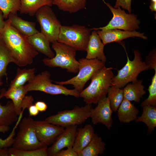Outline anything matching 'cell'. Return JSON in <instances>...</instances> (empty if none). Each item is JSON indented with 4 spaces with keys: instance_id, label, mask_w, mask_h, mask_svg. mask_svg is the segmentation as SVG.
<instances>
[{
    "instance_id": "6da1fadb",
    "label": "cell",
    "mask_w": 156,
    "mask_h": 156,
    "mask_svg": "<svg viewBox=\"0 0 156 156\" xmlns=\"http://www.w3.org/2000/svg\"><path fill=\"white\" fill-rule=\"evenodd\" d=\"M4 43L9 50L14 63L20 67L31 64L38 54L29 42L28 37L19 32L11 24L9 19L0 33Z\"/></svg>"
},
{
    "instance_id": "7a4b0ae2",
    "label": "cell",
    "mask_w": 156,
    "mask_h": 156,
    "mask_svg": "<svg viewBox=\"0 0 156 156\" xmlns=\"http://www.w3.org/2000/svg\"><path fill=\"white\" fill-rule=\"evenodd\" d=\"M112 67L105 66L97 71L91 78V82L79 94L86 104H96L106 97L109 89L112 86V80L114 76Z\"/></svg>"
},
{
    "instance_id": "3957f363",
    "label": "cell",
    "mask_w": 156,
    "mask_h": 156,
    "mask_svg": "<svg viewBox=\"0 0 156 156\" xmlns=\"http://www.w3.org/2000/svg\"><path fill=\"white\" fill-rule=\"evenodd\" d=\"M52 47L55 55L52 58L43 59L42 61L45 65L50 67H60L66 69L68 72H78L79 62L76 58L75 49L57 41L52 42Z\"/></svg>"
},
{
    "instance_id": "277c9868",
    "label": "cell",
    "mask_w": 156,
    "mask_h": 156,
    "mask_svg": "<svg viewBox=\"0 0 156 156\" xmlns=\"http://www.w3.org/2000/svg\"><path fill=\"white\" fill-rule=\"evenodd\" d=\"M127 61L125 65L118 70L117 75L114 76L112 81V85L120 88H123L129 82L135 81L139 74L142 72L149 69L145 62L142 61L140 53L138 49L134 50V58L131 60L125 49Z\"/></svg>"
},
{
    "instance_id": "5b68a950",
    "label": "cell",
    "mask_w": 156,
    "mask_h": 156,
    "mask_svg": "<svg viewBox=\"0 0 156 156\" xmlns=\"http://www.w3.org/2000/svg\"><path fill=\"white\" fill-rule=\"evenodd\" d=\"M51 76L47 70L35 75L27 84L24 85L26 90L27 92L39 91L51 95L63 94L77 98L80 97L79 93L75 89H69L63 85L53 83Z\"/></svg>"
},
{
    "instance_id": "8992f818",
    "label": "cell",
    "mask_w": 156,
    "mask_h": 156,
    "mask_svg": "<svg viewBox=\"0 0 156 156\" xmlns=\"http://www.w3.org/2000/svg\"><path fill=\"white\" fill-rule=\"evenodd\" d=\"M91 29L78 25H62L57 41L76 51H86Z\"/></svg>"
},
{
    "instance_id": "52a82bcc",
    "label": "cell",
    "mask_w": 156,
    "mask_h": 156,
    "mask_svg": "<svg viewBox=\"0 0 156 156\" xmlns=\"http://www.w3.org/2000/svg\"><path fill=\"white\" fill-rule=\"evenodd\" d=\"M79 66L77 75L65 81L53 82L62 85L70 84L80 93L87 82L99 70L105 66V63L97 59H89L81 58L79 60Z\"/></svg>"
},
{
    "instance_id": "ba28073f",
    "label": "cell",
    "mask_w": 156,
    "mask_h": 156,
    "mask_svg": "<svg viewBox=\"0 0 156 156\" xmlns=\"http://www.w3.org/2000/svg\"><path fill=\"white\" fill-rule=\"evenodd\" d=\"M92 108L89 104L81 107L76 106L72 109L59 111L56 114L47 117L45 120L64 127L79 125L90 118Z\"/></svg>"
},
{
    "instance_id": "9c48e42d",
    "label": "cell",
    "mask_w": 156,
    "mask_h": 156,
    "mask_svg": "<svg viewBox=\"0 0 156 156\" xmlns=\"http://www.w3.org/2000/svg\"><path fill=\"white\" fill-rule=\"evenodd\" d=\"M34 120L30 117L23 118L18 124L19 130L12 148L22 150H34L43 147L36 134Z\"/></svg>"
},
{
    "instance_id": "30bf717a",
    "label": "cell",
    "mask_w": 156,
    "mask_h": 156,
    "mask_svg": "<svg viewBox=\"0 0 156 156\" xmlns=\"http://www.w3.org/2000/svg\"><path fill=\"white\" fill-rule=\"evenodd\" d=\"M104 3L110 9L113 16L108 23L102 27L91 29L92 30H107L117 29L125 31H133L139 28L140 21L137 16L133 14H127L120 7L115 8L109 3L103 0Z\"/></svg>"
},
{
    "instance_id": "8fae6325",
    "label": "cell",
    "mask_w": 156,
    "mask_h": 156,
    "mask_svg": "<svg viewBox=\"0 0 156 156\" xmlns=\"http://www.w3.org/2000/svg\"><path fill=\"white\" fill-rule=\"evenodd\" d=\"M35 16L41 28V32L50 42L57 41L62 25L51 6H44L36 12Z\"/></svg>"
},
{
    "instance_id": "7c38bea8",
    "label": "cell",
    "mask_w": 156,
    "mask_h": 156,
    "mask_svg": "<svg viewBox=\"0 0 156 156\" xmlns=\"http://www.w3.org/2000/svg\"><path fill=\"white\" fill-rule=\"evenodd\" d=\"M36 135L43 147L52 144L56 138L64 130V127L44 120H34Z\"/></svg>"
},
{
    "instance_id": "4fadbf2b",
    "label": "cell",
    "mask_w": 156,
    "mask_h": 156,
    "mask_svg": "<svg viewBox=\"0 0 156 156\" xmlns=\"http://www.w3.org/2000/svg\"><path fill=\"white\" fill-rule=\"evenodd\" d=\"M97 106L91 108L90 118L92 124L95 125L99 123L104 125L109 130L113 122L112 115L113 111L110 104V101L107 97L99 101Z\"/></svg>"
},
{
    "instance_id": "5bb4252c",
    "label": "cell",
    "mask_w": 156,
    "mask_h": 156,
    "mask_svg": "<svg viewBox=\"0 0 156 156\" xmlns=\"http://www.w3.org/2000/svg\"><path fill=\"white\" fill-rule=\"evenodd\" d=\"M77 131V125L66 127L64 131L56 138L52 144L47 148L48 155L55 156L65 147H73Z\"/></svg>"
},
{
    "instance_id": "9a60e30c",
    "label": "cell",
    "mask_w": 156,
    "mask_h": 156,
    "mask_svg": "<svg viewBox=\"0 0 156 156\" xmlns=\"http://www.w3.org/2000/svg\"><path fill=\"white\" fill-rule=\"evenodd\" d=\"M96 30L104 45L113 42H120L122 40L130 37H138L144 40L147 39L144 33H141L136 30L130 31L117 29Z\"/></svg>"
},
{
    "instance_id": "2e32d148",
    "label": "cell",
    "mask_w": 156,
    "mask_h": 156,
    "mask_svg": "<svg viewBox=\"0 0 156 156\" xmlns=\"http://www.w3.org/2000/svg\"><path fill=\"white\" fill-rule=\"evenodd\" d=\"M94 30L91 33L89 38L86 51L87 54L86 58L97 59L105 63L107 60L104 52L105 45L99 36L97 31Z\"/></svg>"
},
{
    "instance_id": "e0dca14e",
    "label": "cell",
    "mask_w": 156,
    "mask_h": 156,
    "mask_svg": "<svg viewBox=\"0 0 156 156\" xmlns=\"http://www.w3.org/2000/svg\"><path fill=\"white\" fill-rule=\"evenodd\" d=\"M94 128L90 124H86L77 130L73 146L78 154L84 149L92 139L94 134Z\"/></svg>"
},
{
    "instance_id": "ac0fdd59",
    "label": "cell",
    "mask_w": 156,
    "mask_h": 156,
    "mask_svg": "<svg viewBox=\"0 0 156 156\" xmlns=\"http://www.w3.org/2000/svg\"><path fill=\"white\" fill-rule=\"evenodd\" d=\"M27 92L24 85L15 88L7 90H3L0 94V99L5 97L11 99L12 101L15 111L18 116L22 115V103Z\"/></svg>"
},
{
    "instance_id": "d6986e66",
    "label": "cell",
    "mask_w": 156,
    "mask_h": 156,
    "mask_svg": "<svg viewBox=\"0 0 156 156\" xmlns=\"http://www.w3.org/2000/svg\"><path fill=\"white\" fill-rule=\"evenodd\" d=\"M28 38L30 43L37 51L50 58L55 56L54 53L50 47V42L41 32H39L28 36Z\"/></svg>"
},
{
    "instance_id": "ffe728a7",
    "label": "cell",
    "mask_w": 156,
    "mask_h": 156,
    "mask_svg": "<svg viewBox=\"0 0 156 156\" xmlns=\"http://www.w3.org/2000/svg\"><path fill=\"white\" fill-rule=\"evenodd\" d=\"M8 18L11 25L23 35L29 36L39 31L36 28V23L25 20L18 16L17 14L11 13Z\"/></svg>"
},
{
    "instance_id": "44dd1931",
    "label": "cell",
    "mask_w": 156,
    "mask_h": 156,
    "mask_svg": "<svg viewBox=\"0 0 156 156\" xmlns=\"http://www.w3.org/2000/svg\"><path fill=\"white\" fill-rule=\"evenodd\" d=\"M131 82L123 88L124 98L130 101L139 103L143 96L146 94L144 86L142 84V81L137 79Z\"/></svg>"
},
{
    "instance_id": "7402d4cb",
    "label": "cell",
    "mask_w": 156,
    "mask_h": 156,
    "mask_svg": "<svg viewBox=\"0 0 156 156\" xmlns=\"http://www.w3.org/2000/svg\"><path fill=\"white\" fill-rule=\"evenodd\" d=\"M117 111L118 120L124 123H129L135 120L139 112L134 104L124 98Z\"/></svg>"
},
{
    "instance_id": "603a6c76",
    "label": "cell",
    "mask_w": 156,
    "mask_h": 156,
    "mask_svg": "<svg viewBox=\"0 0 156 156\" xmlns=\"http://www.w3.org/2000/svg\"><path fill=\"white\" fill-rule=\"evenodd\" d=\"M105 144L102 138L94 133L89 143L81 151L78 153V156H98L102 155L105 149Z\"/></svg>"
},
{
    "instance_id": "cb8c5ba5",
    "label": "cell",
    "mask_w": 156,
    "mask_h": 156,
    "mask_svg": "<svg viewBox=\"0 0 156 156\" xmlns=\"http://www.w3.org/2000/svg\"><path fill=\"white\" fill-rule=\"evenodd\" d=\"M142 107V114L137 117L135 121L136 122L144 123L148 128L147 134H151L156 127V106L146 105Z\"/></svg>"
},
{
    "instance_id": "d4e9b609",
    "label": "cell",
    "mask_w": 156,
    "mask_h": 156,
    "mask_svg": "<svg viewBox=\"0 0 156 156\" xmlns=\"http://www.w3.org/2000/svg\"><path fill=\"white\" fill-rule=\"evenodd\" d=\"M18 116L12 101L4 105L0 103V125H11L18 120Z\"/></svg>"
},
{
    "instance_id": "484cf974",
    "label": "cell",
    "mask_w": 156,
    "mask_h": 156,
    "mask_svg": "<svg viewBox=\"0 0 156 156\" xmlns=\"http://www.w3.org/2000/svg\"><path fill=\"white\" fill-rule=\"evenodd\" d=\"M21 14H28L31 16L35 15L38 10L45 5L51 6L52 0H20Z\"/></svg>"
},
{
    "instance_id": "4316f807",
    "label": "cell",
    "mask_w": 156,
    "mask_h": 156,
    "mask_svg": "<svg viewBox=\"0 0 156 156\" xmlns=\"http://www.w3.org/2000/svg\"><path fill=\"white\" fill-rule=\"evenodd\" d=\"M53 5L62 11L75 13L84 9L86 0H52Z\"/></svg>"
},
{
    "instance_id": "83f0119b",
    "label": "cell",
    "mask_w": 156,
    "mask_h": 156,
    "mask_svg": "<svg viewBox=\"0 0 156 156\" xmlns=\"http://www.w3.org/2000/svg\"><path fill=\"white\" fill-rule=\"evenodd\" d=\"M35 72L36 69L34 68L23 69L18 68L16 75L11 82L8 90L24 86L27 82H28L35 76Z\"/></svg>"
},
{
    "instance_id": "f1b7e54d",
    "label": "cell",
    "mask_w": 156,
    "mask_h": 156,
    "mask_svg": "<svg viewBox=\"0 0 156 156\" xmlns=\"http://www.w3.org/2000/svg\"><path fill=\"white\" fill-rule=\"evenodd\" d=\"M11 62L14 63L11 54L0 36V81L7 75V68Z\"/></svg>"
},
{
    "instance_id": "f546056e",
    "label": "cell",
    "mask_w": 156,
    "mask_h": 156,
    "mask_svg": "<svg viewBox=\"0 0 156 156\" xmlns=\"http://www.w3.org/2000/svg\"><path fill=\"white\" fill-rule=\"evenodd\" d=\"M107 94L113 112H116L124 99L123 89L112 85L109 88Z\"/></svg>"
},
{
    "instance_id": "4dcf8cb0",
    "label": "cell",
    "mask_w": 156,
    "mask_h": 156,
    "mask_svg": "<svg viewBox=\"0 0 156 156\" xmlns=\"http://www.w3.org/2000/svg\"><path fill=\"white\" fill-rule=\"evenodd\" d=\"M20 8V0H0V10L5 18H7L11 13L17 14Z\"/></svg>"
},
{
    "instance_id": "1f68e13d",
    "label": "cell",
    "mask_w": 156,
    "mask_h": 156,
    "mask_svg": "<svg viewBox=\"0 0 156 156\" xmlns=\"http://www.w3.org/2000/svg\"><path fill=\"white\" fill-rule=\"evenodd\" d=\"M47 146L31 150L8 148L9 156H48Z\"/></svg>"
},
{
    "instance_id": "d6a6232c",
    "label": "cell",
    "mask_w": 156,
    "mask_h": 156,
    "mask_svg": "<svg viewBox=\"0 0 156 156\" xmlns=\"http://www.w3.org/2000/svg\"><path fill=\"white\" fill-rule=\"evenodd\" d=\"M149 94L141 104L142 107L146 105L156 106V72L152 77L151 85L148 89Z\"/></svg>"
},
{
    "instance_id": "836d02e7",
    "label": "cell",
    "mask_w": 156,
    "mask_h": 156,
    "mask_svg": "<svg viewBox=\"0 0 156 156\" xmlns=\"http://www.w3.org/2000/svg\"><path fill=\"white\" fill-rule=\"evenodd\" d=\"M17 124L13 129L10 135L7 138L3 139L0 138V148H8L12 145L15 135V130ZM10 129V126L0 125V132L5 133L8 132Z\"/></svg>"
},
{
    "instance_id": "e575fe53",
    "label": "cell",
    "mask_w": 156,
    "mask_h": 156,
    "mask_svg": "<svg viewBox=\"0 0 156 156\" xmlns=\"http://www.w3.org/2000/svg\"><path fill=\"white\" fill-rule=\"evenodd\" d=\"M149 69H153L156 72V50L155 49L151 51L145 57V62Z\"/></svg>"
},
{
    "instance_id": "d590c367",
    "label": "cell",
    "mask_w": 156,
    "mask_h": 156,
    "mask_svg": "<svg viewBox=\"0 0 156 156\" xmlns=\"http://www.w3.org/2000/svg\"><path fill=\"white\" fill-rule=\"evenodd\" d=\"M131 0H116L114 8H117L121 7L124 9L127 10L129 13L131 12Z\"/></svg>"
},
{
    "instance_id": "8d00e7d4",
    "label": "cell",
    "mask_w": 156,
    "mask_h": 156,
    "mask_svg": "<svg viewBox=\"0 0 156 156\" xmlns=\"http://www.w3.org/2000/svg\"><path fill=\"white\" fill-rule=\"evenodd\" d=\"M55 156H78V155L73 147H69L67 148L65 150L62 149L59 151Z\"/></svg>"
},
{
    "instance_id": "74e56055",
    "label": "cell",
    "mask_w": 156,
    "mask_h": 156,
    "mask_svg": "<svg viewBox=\"0 0 156 156\" xmlns=\"http://www.w3.org/2000/svg\"><path fill=\"white\" fill-rule=\"evenodd\" d=\"M34 99L31 96H25L23 101L22 107V111L23 112L24 109L27 108L33 104Z\"/></svg>"
},
{
    "instance_id": "f35d334b",
    "label": "cell",
    "mask_w": 156,
    "mask_h": 156,
    "mask_svg": "<svg viewBox=\"0 0 156 156\" xmlns=\"http://www.w3.org/2000/svg\"><path fill=\"white\" fill-rule=\"evenodd\" d=\"M36 106L38 111L42 112L45 111L47 108V106L46 103L43 101H38L35 103Z\"/></svg>"
},
{
    "instance_id": "ab89813d",
    "label": "cell",
    "mask_w": 156,
    "mask_h": 156,
    "mask_svg": "<svg viewBox=\"0 0 156 156\" xmlns=\"http://www.w3.org/2000/svg\"><path fill=\"white\" fill-rule=\"evenodd\" d=\"M28 109L30 116H36L38 114L39 112L35 105H31Z\"/></svg>"
},
{
    "instance_id": "60d3db41",
    "label": "cell",
    "mask_w": 156,
    "mask_h": 156,
    "mask_svg": "<svg viewBox=\"0 0 156 156\" xmlns=\"http://www.w3.org/2000/svg\"><path fill=\"white\" fill-rule=\"evenodd\" d=\"M4 18L3 13L0 10V33L3 30L5 25V21H4Z\"/></svg>"
},
{
    "instance_id": "b9f144b4",
    "label": "cell",
    "mask_w": 156,
    "mask_h": 156,
    "mask_svg": "<svg viewBox=\"0 0 156 156\" xmlns=\"http://www.w3.org/2000/svg\"><path fill=\"white\" fill-rule=\"evenodd\" d=\"M0 156H9L8 148H0Z\"/></svg>"
},
{
    "instance_id": "7bdbcfd3",
    "label": "cell",
    "mask_w": 156,
    "mask_h": 156,
    "mask_svg": "<svg viewBox=\"0 0 156 156\" xmlns=\"http://www.w3.org/2000/svg\"><path fill=\"white\" fill-rule=\"evenodd\" d=\"M150 9L151 12L156 11V2H151V3L149 7Z\"/></svg>"
},
{
    "instance_id": "ee69618b",
    "label": "cell",
    "mask_w": 156,
    "mask_h": 156,
    "mask_svg": "<svg viewBox=\"0 0 156 156\" xmlns=\"http://www.w3.org/2000/svg\"><path fill=\"white\" fill-rule=\"evenodd\" d=\"M3 83V82H2L1 81H0V86H2Z\"/></svg>"
},
{
    "instance_id": "f6af8a7d",
    "label": "cell",
    "mask_w": 156,
    "mask_h": 156,
    "mask_svg": "<svg viewBox=\"0 0 156 156\" xmlns=\"http://www.w3.org/2000/svg\"><path fill=\"white\" fill-rule=\"evenodd\" d=\"M151 1L153 2H156V0H151Z\"/></svg>"
}]
</instances>
